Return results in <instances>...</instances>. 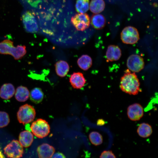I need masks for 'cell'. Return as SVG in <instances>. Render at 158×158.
<instances>
[{
    "label": "cell",
    "instance_id": "6",
    "mask_svg": "<svg viewBox=\"0 0 158 158\" xmlns=\"http://www.w3.org/2000/svg\"><path fill=\"white\" fill-rule=\"evenodd\" d=\"M121 38L124 43L132 44L138 42L139 39V35L137 29L132 26H128L122 30Z\"/></svg>",
    "mask_w": 158,
    "mask_h": 158
},
{
    "label": "cell",
    "instance_id": "22",
    "mask_svg": "<svg viewBox=\"0 0 158 158\" xmlns=\"http://www.w3.org/2000/svg\"><path fill=\"white\" fill-rule=\"evenodd\" d=\"M137 132L140 137L146 138L151 135L152 132V128L151 126L149 124L143 123L139 126Z\"/></svg>",
    "mask_w": 158,
    "mask_h": 158
},
{
    "label": "cell",
    "instance_id": "4",
    "mask_svg": "<svg viewBox=\"0 0 158 158\" xmlns=\"http://www.w3.org/2000/svg\"><path fill=\"white\" fill-rule=\"evenodd\" d=\"M30 128L33 134L40 138L47 136L50 130V127L48 123L42 118H38L33 122Z\"/></svg>",
    "mask_w": 158,
    "mask_h": 158
},
{
    "label": "cell",
    "instance_id": "29",
    "mask_svg": "<svg viewBox=\"0 0 158 158\" xmlns=\"http://www.w3.org/2000/svg\"><path fill=\"white\" fill-rule=\"evenodd\" d=\"M5 157L4 156V155L3 154L1 150V148H0V158H3Z\"/></svg>",
    "mask_w": 158,
    "mask_h": 158
},
{
    "label": "cell",
    "instance_id": "24",
    "mask_svg": "<svg viewBox=\"0 0 158 158\" xmlns=\"http://www.w3.org/2000/svg\"><path fill=\"white\" fill-rule=\"evenodd\" d=\"M89 138L91 143L95 146L101 144L103 142L102 135L98 132L92 131L89 135Z\"/></svg>",
    "mask_w": 158,
    "mask_h": 158
},
{
    "label": "cell",
    "instance_id": "3",
    "mask_svg": "<svg viewBox=\"0 0 158 158\" xmlns=\"http://www.w3.org/2000/svg\"><path fill=\"white\" fill-rule=\"evenodd\" d=\"M35 110L32 106L25 104L21 106L17 112V119L20 123L24 125L31 122L34 119Z\"/></svg>",
    "mask_w": 158,
    "mask_h": 158
},
{
    "label": "cell",
    "instance_id": "12",
    "mask_svg": "<svg viewBox=\"0 0 158 158\" xmlns=\"http://www.w3.org/2000/svg\"><path fill=\"white\" fill-rule=\"evenodd\" d=\"M55 151L53 146L46 143L40 145L37 149L38 156L40 158H51Z\"/></svg>",
    "mask_w": 158,
    "mask_h": 158
},
{
    "label": "cell",
    "instance_id": "21",
    "mask_svg": "<svg viewBox=\"0 0 158 158\" xmlns=\"http://www.w3.org/2000/svg\"><path fill=\"white\" fill-rule=\"evenodd\" d=\"M105 7L103 0H91L90 5V11L95 14H98L102 12Z\"/></svg>",
    "mask_w": 158,
    "mask_h": 158
},
{
    "label": "cell",
    "instance_id": "28",
    "mask_svg": "<svg viewBox=\"0 0 158 158\" xmlns=\"http://www.w3.org/2000/svg\"><path fill=\"white\" fill-rule=\"evenodd\" d=\"M105 123V122L104 120L102 119H99L98 120L97 124L99 125H103Z\"/></svg>",
    "mask_w": 158,
    "mask_h": 158
},
{
    "label": "cell",
    "instance_id": "17",
    "mask_svg": "<svg viewBox=\"0 0 158 158\" xmlns=\"http://www.w3.org/2000/svg\"><path fill=\"white\" fill-rule=\"evenodd\" d=\"M91 24L96 29H101L105 26L106 19L104 16L101 14H95L91 18Z\"/></svg>",
    "mask_w": 158,
    "mask_h": 158
},
{
    "label": "cell",
    "instance_id": "9",
    "mask_svg": "<svg viewBox=\"0 0 158 158\" xmlns=\"http://www.w3.org/2000/svg\"><path fill=\"white\" fill-rule=\"evenodd\" d=\"M22 20L25 29L28 32L35 33L38 31V26L34 16L28 11L22 16Z\"/></svg>",
    "mask_w": 158,
    "mask_h": 158
},
{
    "label": "cell",
    "instance_id": "18",
    "mask_svg": "<svg viewBox=\"0 0 158 158\" xmlns=\"http://www.w3.org/2000/svg\"><path fill=\"white\" fill-rule=\"evenodd\" d=\"M30 92L28 88L24 86H20L16 90L15 97L19 102H24L29 98Z\"/></svg>",
    "mask_w": 158,
    "mask_h": 158
},
{
    "label": "cell",
    "instance_id": "14",
    "mask_svg": "<svg viewBox=\"0 0 158 158\" xmlns=\"http://www.w3.org/2000/svg\"><path fill=\"white\" fill-rule=\"evenodd\" d=\"M14 86L11 83H5L3 84L0 89V97L4 99H10L15 93Z\"/></svg>",
    "mask_w": 158,
    "mask_h": 158
},
{
    "label": "cell",
    "instance_id": "11",
    "mask_svg": "<svg viewBox=\"0 0 158 158\" xmlns=\"http://www.w3.org/2000/svg\"><path fill=\"white\" fill-rule=\"evenodd\" d=\"M69 82L75 89H80L84 87L86 80L83 73L80 72H74L70 76Z\"/></svg>",
    "mask_w": 158,
    "mask_h": 158
},
{
    "label": "cell",
    "instance_id": "7",
    "mask_svg": "<svg viewBox=\"0 0 158 158\" xmlns=\"http://www.w3.org/2000/svg\"><path fill=\"white\" fill-rule=\"evenodd\" d=\"M72 24L78 31H83L88 28L90 23V17L86 13H78L72 17Z\"/></svg>",
    "mask_w": 158,
    "mask_h": 158
},
{
    "label": "cell",
    "instance_id": "5",
    "mask_svg": "<svg viewBox=\"0 0 158 158\" xmlns=\"http://www.w3.org/2000/svg\"><path fill=\"white\" fill-rule=\"evenodd\" d=\"M4 154L8 157L18 158L22 157L23 146L17 140H13L4 149Z\"/></svg>",
    "mask_w": 158,
    "mask_h": 158
},
{
    "label": "cell",
    "instance_id": "20",
    "mask_svg": "<svg viewBox=\"0 0 158 158\" xmlns=\"http://www.w3.org/2000/svg\"><path fill=\"white\" fill-rule=\"evenodd\" d=\"M30 98L33 102L38 104L41 102L44 98V93L42 89L39 87L33 89L30 93Z\"/></svg>",
    "mask_w": 158,
    "mask_h": 158
},
{
    "label": "cell",
    "instance_id": "15",
    "mask_svg": "<svg viewBox=\"0 0 158 158\" xmlns=\"http://www.w3.org/2000/svg\"><path fill=\"white\" fill-rule=\"evenodd\" d=\"M19 142L23 147L30 146L33 140V135L30 131L24 130L20 133L19 136Z\"/></svg>",
    "mask_w": 158,
    "mask_h": 158
},
{
    "label": "cell",
    "instance_id": "25",
    "mask_svg": "<svg viewBox=\"0 0 158 158\" xmlns=\"http://www.w3.org/2000/svg\"><path fill=\"white\" fill-rule=\"evenodd\" d=\"M10 122L8 114L6 112L0 111V128L7 126Z\"/></svg>",
    "mask_w": 158,
    "mask_h": 158
},
{
    "label": "cell",
    "instance_id": "13",
    "mask_svg": "<svg viewBox=\"0 0 158 158\" xmlns=\"http://www.w3.org/2000/svg\"><path fill=\"white\" fill-rule=\"evenodd\" d=\"M121 55V50L118 46L114 45H111L108 46L106 53L107 60L110 61L118 60Z\"/></svg>",
    "mask_w": 158,
    "mask_h": 158
},
{
    "label": "cell",
    "instance_id": "26",
    "mask_svg": "<svg viewBox=\"0 0 158 158\" xmlns=\"http://www.w3.org/2000/svg\"><path fill=\"white\" fill-rule=\"evenodd\" d=\"M99 157L100 158H115L116 157L111 150L104 151L100 155Z\"/></svg>",
    "mask_w": 158,
    "mask_h": 158
},
{
    "label": "cell",
    "instance_id": "1",
    "mask_svg": "<svg viewBox=\"0 0 158 158\" xmlns=\"http://www.w3.org/2000/svg\"><path fill=\"white\" fill-rule=\"evenodd\" d=\"M120 87L123 92L130 95H137L140 91V83L135 72L128 69L120 79Z\"/></svg>",
    "mask_w": 158,
    "mask_h": 158
},
{
    "label": "cell",
    "instance_id": "2",
    "mask_svg": "<svg viewBox=\"0 0 158 158\" xmlns=\"http://www.w3.org/2000/svg\"><path fill=\"white\" fill-rule=\"evenodd\" d=\"M26 52L25 45H18L15 47L13 42L8 40H4L0 42V54L11 55L15 60L22 58Z\"/></svg>",
    "mask_w": 158,
    "mask_h": 158
},
{
    "label": "cell",
    "instance_id": "16",
    "mask_svg": "<svg viewBox=\"0 0 158 158\" xmlns=\"http://www.w3.org/2000/svg\"><path fill=\"white\" fill-rule=\"evenodd\" d=\"M54 65L56 73L58 76L63 77L67 75L69 70V66L67 62L63 60H59Z\"/></svg>",
    "mask_w": 158,
    "mask_h": 158
},
{
    "label": "cell",
    "instance_id": "19",
    "mask_svg": "<svg viewBox=\"0 0 158 158\" xmlns=\"http://www.w3.org/2000/svg\"><path fill=\"white\" fill-rule=\"evenodd\" d=\"M77 63L79 67L84 71H87L92 65V60L89 55L84 54L78 59Z\"/></svg>",
    "mask_w": 158,
    "mask_h": 158
},
{
    "label": "cell",
    "instance_id": "27",
    "mask_svg": "<svg viewBox=\"0 0 158 158\" xmlns=\"http://www.w3.org/2000/svg\"><path fill=\"white\" fill-rule=\"evenodd\" d=\"M65 155L62 153L58 152L53 154L51 158H65Z\"/></svg>",
    "mask_w": 158,
    "mask_h": 158
},
{
    "label": "cell",
    "instance_id": "23",
    "mask_svg": "<svg viewBox=\"0 0 158 158\" xmlns=\"http://www.w3.org/2000/svg\"><path fill=\"white\" fill-rule=\"evenodd\" d=\"M89 0H77L75 5L76 11L83 13L86 12L89 8Z\"/></svg>",
    "mask_w": 158,
    "mask_h": 158
},
{
    "label": "cell",
    "instance_id": "8",
    "mask_svg": "<svg viewBox=\"0 0 158 158\" xmlns=\"http://www.w3.org/2000/svg\"><path fill=\"white\" fill-rule=\"evenodd\" d=\"M144 62L142 57L138 54H132L129 56L127 66L129 70L134 72H138L144 67Z\"/></svg>",
    "mask_w": 158,
    "mask_h": 158
},
{
    "label": "cell",
    "instance_id": "10",
    "mask_svg": "<svg viewBox=\"0 0 158 158\" xmlns=\"http://www.w3.org/2000/svg\"><path fill=\"white\" fill-rule=\"evenodd\" d=\"M127 114L128 118L132 121L140 120L143 116V108L139 104L135 103L129 106L127 108Z\"/></svg>",
    "mask_w": 158,
    "mask_h": 158
}]
</instances>
